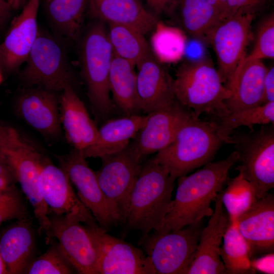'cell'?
Returning <instances> with one entry per match:
<instances>
[{"label":"cell","instance_id":"obj_1","mask_svg":"<svg viewBox=\"0 0 274 274\" xmlns=\"http://www.w3.org/2000/svg\"><path fill=\"white\" fill-rule=\"evenodd\" d=\"M238 158L235 150L223 159L210 162L194 173L179 178L175 197L157 232L176 231L211 216V203L223 190L229 169Z\"/></svg>","mask_w":274,"mask_h":274},{"label":"cell","instance_id":"obj_2","mask_svg":"<svg viewBox=\"0 0 274 274\" xmlns=\"http://www.w3.org/2000/svg\"><path fill=\"white\" fill-rule=\"evenodd\" d=\"M176 179L152 158L142 163L130 193L124 223L143 238L158 231L168 211Z\"/></svg>","mask_w":274,"mask_h":274},{"label":"cell","instance_id":"obj_3","mask_svg":"<svg viewBox=\"0 0 274 274\" xmlns=\"http://www.w3.org/2000/svg\"><path fill=\"white\" fill-rule=\"evenodd\" d=\"M224 143L216 121L193 115L172 143L152 158L177 179L211 162Z\"/></svg>","mask_w":274,"mask_h":274},{"label":"cell","instance_id":"obj_4","mask_svg":"<svg viewBox=\"0 0 274 274\" xmlns=\"http://www.w3.org/2000/svg\"><path fill=\"white\" fill-rule=\"evenodd\" d=\"M113 54L105 23L93 20L81 40L79 61L88 97L99 118L107 117L114 109L109 85Z\"/></svg>","mask_w":274,"mask_h":274},{"label":"cell","instance_id":"obj_5","mask_svg":"<svg viewBox=\"0 0 274 274\" xmlns=\"http://www.w3.org/2000/svg\"><path fill=\"white\" fill-rule=\"evenodd\" d=\"M174 91L177 100L197 117L206 114L218 119L229 113L225 101L230 91L210 60H190L181 64L174 79Z\"/></svg>","mask_w":274,"mask_h":274},{"label":"cell","instance_id":"obj_6","mask_svg":"<svg viewBox=\"0 0 274 274\" xmlns=\"http://www.w3.org/2000/svg\"><path fill=\"white\" fill-rule=\"evenodd\" d=\"M19 78L23 87H37L56 92L72 86L73 74L65 48L54 35L39 29Z\"/></svg>","mask_w":274,"mask_h":274},{"label":"cell","instance_id":"obj_7","mask_svg":"<svg viewBox=\"0 0 274 274\" xmlns=\"http://www.w3.org/2000/svg\"><path fill=\"white\" fill-rule=\"evenodd\" d=\"M230 136L238 153L236 169L252 185L257 199L264 197L274 187L273 124Z\"/></svg>","mask_w":274,"mask_h":274},{"label":"cell","instance_id":"obj_8","mask_svg":"<svg viewBox=\"0 0 274 274\" xmlns=\"http://www.w3.org/2000/svg\"><path fill=\"white\" fill-rule=\"evenodd\" d=\"M0 159L19 184L32 207L40 231L48 237L50 225L49 210L40 191L39 178L48 159L22 134L13 145L0 150Z\"/></svg>","mask_w":274,"mask_h":274},{"label":"cell","instance_id":"obj_9","mask_svg":"<svg viewBox=\"0 0 274 274\" xmlns=\"http://www.w3.org/2000/svg\"><path fill=\"white\" fill-rule=\"evenodd\" d=\"M202 221L176 231H154L142 239L154 274H185L199 242Z\"/></svg>","mask_w":274,"mask_h":274},{"label":"cell","instance_id":"obj_10","mask_svg":"<svg viewBox=\"0 0 274 274\" xmlns=\"http://www.w3.org/2000/svg\"><path fill=\"white\" fill-rule=\"evenodd\" d=\"M95 172L99 186L108 200L118 211L124 223L129 199L138 177L143 158L131 142L121 151L101 158Z\"/></svg>","mask_w":274,"mask_h":274},{"label":"cell","instance_id":"obj_11","mask_svg":"<svg viewBox=\"0 0 274 274\" xmlns=\"http://www.w3.org/2000/svg\"><path fill=\"white\" fill-rule=\"evenodd\" d=\"M60 167L77 190V196L105 230L121 223L119 213L102 191L94 172L82 151L74 149L58 157Z\"/></svg>","mask_w":274,"mask_h":274},{"label":"cell","instance_id":"obj_12","mask_svg":"<svg viewBox=\"0 0 274 274\" xmlns=\"http://www.w3.org/2000/svg\"><path fill=\"white\" fill-rule=\"evenodd\" d=\"M84 225L96 253L97 274H154L141 249L109 234L97 222Z\"/></svg>","mask_w":274,"mask_h":274},{"label":"cell","instance_id":"obj_13","mask_svg":"<svg viewBox=\"0 0 274 274\" xmlns=\"http://www.w3.org/2000/svg\"><path fill=\"white\" fill-rule=\"evenodd\" d=\"M255 17V14H246L223 19L211 33L210 43L217 56L218 71L226 88L238 64L246 56L251 24Z\"/></svg>","mask_w":274,"mask_h":274},{"label":"cell","instance_id":"obj_14","mask_svg":"<svg viewBox=\"0 0 274 274\" xmlns=\"http://www.w3.org/2000/svg\"><path fill=\"white\" fill-rule=\"evenodd\" d=\"M189 109L175 99L146 115V120L131 142L144 159L169 145L180 128L193 115Z\"/></svg>","mask_w":274,"mask_h":274},{"label":"cell","instance_id":"obj_15","mask_svg":"<svg viewBox=\"0 0 274 274\" xmlns=\"http://www.w3.org/2000/svg\"><path fill=\"white\" fill-rule=\"evenodd\" d=\"M48 239L54 238L76 272L97 274L96 255L81 220L72 215L49 214Z\"/></svg>","mask_w":274,"mask_h":274},{"label":"cell","instance_id":"obj_16","mask_svg":"<svg viewBox=\"0 0 274 274\" xmlns=\"http://www.w3.org/2000/svg\"><path fill=\"white\" fill-rule=\"evenodd\" d=\"M39 184L49 214L78 217L84 224L96 222L89 210L76 194L69 178L49 159L43 166Z\"/></svg>","mask_w":274,"mask_h":274},{"label":"cell","instance_id":"obj_17","mask_svg":"<svg viewBox=\"0 0 274 274\" xmlns=\"http://www.w3.org/2000/svg\"><path fill=\"white\" fill-rule=\"evenodd\" d=\"M57 92L37 87H23L15 102L16 113L27 124L48 139L61 133Z\"/></svg>","mask_w":274,"mask_h":274},{"label":"cell","instance_id":"obj_18","mask_svg":"<svg viewBox=\"0 0 274 274\" xmlns=\"http://www.w3.org/2000/svg\"><path fill=\"white\" fill-rule=\"evenodd\" d=\"M215 201L213 212L201 230L193 260L185 274H226L220 250L230 220L223 205L222 191Z\"/></svg>","mask_w":274,"mask_h":274},{"label":"cell","instance_id":"obj_19","mask_svg":"<svg viewBox=\"0 0 274 274\" xmlns=\"http://www.w3.org/2000/svg\"><path fill=\"white\" fill-rule=\"evenodd\" d=\"M40 1H27L0 44V63L8 72H15L25 63L34 44L39 32L37 16Z\"/></svg>","mask_w":274,"mask_h":274},{"label":"cell","instance_id":"obj_20","mask_svg":"<svg viewBox=\"0 0 274 274\" xmlns=\"http://www.w3.org/2000/svg\"><path fill=\"white\" fill-rule=\"evenodd\" d=\"M246 240L250 259L274 251V195L257 199L235 221Z\"/></svg>","mask_w":274,"mask_h":274},{"label":"cell","instance_id":"obj_21","mask_svg":"<svg viewBox=\"0 0 274 274\" xmlns=\"http://www.w3.org/2000/svg\"><path fill=\"white\" fill-rule=\"evenodd\" d=\"M136 67L137 94L141 111L148 114L176 99L174 79L152 52Z\"/></svg>","mask_w":274,"mask_h":274},{"label":"cell","instance_id":"obj_22","mask_svg":"<svg viewBox=\"0 0 274 274\" xmlns=\"http://www.w3.org/2000/svg\"><path fill=\"white\" fill-rule=\"evenodd\" d=\"M267 68L261 60L247 55L239 62L227 87L230 96L225 104L229 113L263 104Z\"/></svg>","mask_w":274,"mask_h":274},{"label":"cell","instance_id":"obj_23","mask_svg":"<svg viewBox=\"0 0 274 274\" xmlns=\"http://www.w3.org/2000/svg\"><path fill=\"white\" fill-rule=\"evenodd\" d=\"M60 118L65 138L74 149L83 151L96 141L98 129L72 85L59 96Z\"/></svg>","mask_w":274,"mask_h":274},{"label":"cell","instance_id":"obj_24","mask_svg":"<svg viewBox=\"0 0 274 274\" xmlns=\"http://www.w3.org/2000/svg\"><path fill=\"white\" fill-rule=\"evenodd\" d=\"M88 10L93 20L127 25L144 35L152 31L159 20L139 0H88Z\"/></svg>","mask_w":274,"mask_h":274},{"label":"cell","instance_id":"obj_25","mask_svg":"<svg viewBox=\"0 0 274 274\" xmlns=\"http://www.w3.org/2000/svg\"><path fill=\"white\" fill-rule=\"evenodd\" d=\"M146 115H126L106 122L98 129L96 141L82 151L85 158H102L126 147L142 128Z\"/></svg>","mask_w":274,"mask_h":274},{"label":"cell","instance_id":"obj_26","mask_svg":"<svg viewBox=\"0 0 274 274\" xmlns=\"http://www.w3.org/2000/svg\"><path fill=\"white\" fill-rule=\"evenodd\" d=\"M35 247V235L28 220H18L0 238V253L8 274L24 273Z\"/></svg>","mask_w":274,"mask_h":274},{"label":"cell","instance_id":"obj_27","mask_svg":"<svg viewBox=\"0 0 274 274\" xmlns=\"http://www.w3.org/2000/svg\"><path fill=\"white\" fill-rule=\"evenodd\" d=\"M169 17L186 35L208 43L221 21L220 14L206 0H176Z\"/></svg>","mask_w":274,"mask_h":274},{"label":"cell","instance_id":"obj_28","mask_svg":"<svg viewBox=\"0 0 274 274\" xmlns=\"http://www.w3.org/2000/svg\"><path fill=\"white\" fill-rule=\"evenodd\" d=\"M135 66L113 54L110 70L109 85L114 101L126 115L141 111L137 94Z\"/></svg>","mask_w":274,"mask_h":274},{"label":"cell","instance_id":"obj_29","mask_svg":"<svg viewBox=\"0 0 274 274\" xmlns=\"http://www.w3.org/2000/svg\"><path fill=\"white\" fill-rule=\"evenodd\" d=\"M88 3V0H51L47 3L50 22L60 37L70 41L79 38Z\"/></svg>","mask_w":274,"mask_h":274},{"label":"cell","instance_id":"obj_30","mask_svg":"<svg viewBox=\"0 0 274 274\" xmlns=\"http://www.w3.org/2000/svg\"><path fill=\"white\" fill-rule=\"evenodd\" d=\"M108 33L115 55L136 66L152 51L145 35L130 26L108 23Z\"/></svg>","mask_w":274,"mask_h":274},{"label":"cell","instance_id":"obj_31","mask_svg":"<svg viewBox=\"0 0 274 274\" xmlns=\"http://www.w3.org/2000/svg\"><path fill=\"white\" fill-rule=\"evenodd\" d=\"M187 44L186 34L180 28L159 20L150 39L151 50L160 62L175 63L184 56Z\"/></svg>","mask_w":274,"mask_h":274},{"label":"cell","instance_id":"obj_32","mask_svg":"<svg viewBox=\"0 0 274 274\" xmlns=\"http://www.w3.org/2000/svg\"><path fill=\"white\" fill-rule=\"evenodd\" d=\"M226 274L255 273L251 267L248 245L239 232L236 222H230L220 250Z\"/></svg>","mask_w":274,"mask_h":274},{"label":"cell","instance_id":"obj_33","mask_svg":"<svg viewBox=\"0 0 274 274\" xmlns=\"http://www.w3.org/2000/svg\"><path fill=\"white\" fill-rule=\"evenodd\" d=\"M216 122L226 143L231 144L230 135L238 127L246 126L251 130L255 125L274 124V101L229 113Z\"/></svg>","mask_w":274,"mask_h":274},{"label":"cell","instance_id":"obj_34","mask_svg":"<svg viewBox=\"0 0 274 274\" xmlns=\"http://www.w3.org/2000/svg\"><path fill=\"white\" fill-rule=\"evenodd\" d=\"M257 199L252 185L240 174L228 181L227 187L222 190V201L230 222L248 210Z\"/></svg>","mask_w":274,"mask_h":274},{"label":"cell","instance_id":"obj_35","mask_svg":"<svg viewBox=\"0 0 274 274\" xmlns=\"http://www.w3.org/2000/svg\"><path fill=\"white\" fill-rule=\"evenodd\" d=\"M76 270L58 243L52 244L44 254L32 259L27 266V274H71Z\"/></svg>","mask_w":274,"mask_h":274},{"label":"cell","instance_id":"obj_36","mask_svg":"<svg viewBox=\"0 0 274 274\" xmlns=\"http://www.w3.org/2000/svg\"><path fill=\"white\" fill-rule=\"evenodd\" d=\"M26 202L22 192L14 185L0 189V225L6 221L28 220Z\"/></svg>","mask_w":274,"mask_h":274},{"label":"cell","instance_id":"obj_37","mask_svg":"<svg viewBox=\"0 0 274 274\" xmlns=\"http://www.w3.org/2000/svg\"><path fill=\"white\" fill-rule=\"evenodd\" d=\"M251 59L274 58V15L264 19L258 28L256 41L251 53L247 56Z\"/></svg>","mask_w":274,"mask_h":274},{"label":"cell","instance_id":"obj_38","mask_svg":"<svg viewBox=\"0 0 274 274\" xmlns=\"http://www.w3.org/2000/svg\"><path fill=\"white\" fill-rule=\"evenodd\" d=\"M267 1L268 0H227L226 9L222 20L241 14H252L256 15L265 6Z\"/></svg>","mask_w":274,"mask_h":274},{"label":"cell","instance_id":"obj_39","mask_svg":"<svg viewBox=\"0 0 274 274\" xmlns=\"http://www.w3.org/2000/svg\"><path fill=\"white\" fill-rule=\"evenodd\" d=\"M258 258L251 259V267L256 270L267 274L274 273V254L273 253L260 255Z\"/></svg>","mask_w":274,"mask_h":274},{"label":"cell","instance_id":"obj_40","mask_svg":"<svg viewBox=\"0 0 274 274\" xmlns=\"http://www.w3.org/2000/svg\"><path fill=\"white\" fill-rule=\"evenodd\" d=\"M151 11L158 17L165 15L170 16L176 0H145Z\"/></svg>","mask_w":274,"mask_h":274},{"label":"cell","instance_id":"obj_41","mask_svg":"<svg viewBox=\"0 0 274 274\" xmlns=\"http://www.w3.org/2000/svg\"><path fill=\"white\" fill-rule=\"evenodd\" d=\"M21 134L16 129L0 124V150L14 144Z\"/></svg>","mask_w":274,"mask_h":274},{"label":"cell","instance_id":"obj_42","mask_svg":"<svg viewBox=\"0 0 274 274\" xmlns=\"http://www.w3.org/2000/svg\"><path fill=\"white\" fill-rule=\"evenodd\" d=\"M274 101V67L267 68L264 81L263 104Z\"/></svg>","mask_w":274,"mask_h":274},{"label":"cell","instance_id":"obj_43","mask_svg":"<svg viewBox=\"0 0 274 274\" xmlns=\"http://www.w3.org/2000/svg\"><path fill=\"white\" fill-rule=\"evenodd\" d=\"M16 182L13 175L0 159V189H5Z\"/></svg>","mask_w":274,"mask_h":274},{"label":"cell","instance_id":"obj_44","mask_svg":"<svg viewBox=\"0 0 274 274\" xmlns=\"http://www.w3.org/2000/svg\"><path fill=\"white\" fill-rule=\"evenodd\" d=\"M12 10L6 0H0V26L8 20Z\"/></svg>","mask_w":274,"mask_h":274},{"label":"cell","instance_id":"obj_45","mask_svg":"<svg viewBox=\"0 0 274 274\" xmlns=\"http://www.w3.org/2000/svg\"><path fill=\"white\" fill-rule=\"evenodd\" d=\"M12 10H17L23 7L28 0H6Z\"/></svg>","mask_w":274,"mask_h":274},{"label":"cell","instance_id":"obj_46","mask_svg":"<svg viewBox=\"0 0 274 274\" xmlns=\"http://www.w3.org/2000/svg\"><path fill=\"white\" fill-rule=\"evenodd\" d=\"M210 5L213 7L220 14L221 20L222 16V11L218 2V0H206Z\"/></svg>","mask_w":274,"mask_h":274},{"label":"cell","instance_id":"obj_47","mask_svg":"<svg viewBox=\"0 0 274 274\" xmlns=\"http://www.w3.org/2000/svg\"><path fill=\"white\" fill-rule=\"evenodd\" d=\"M0 274H8L6 266L0 253Z\"/></svg>","mask_w":274,"mask_h":274},{"label":"cell","instance_id":"obj_48","mask_svg":"<svg viewBox=\"0 0 274 274\" xmlns=\"http://www.w3.org/2000/svg\"><path fill=\"white\" fill-rule=\"evenodd\" d=\"M2 80H3V78H2V74L1 73V72H0V84L2 82Z\"/></svg>","mask_w":274,"mask_h":274},{"label":"cell","instance_id":"obj_49","mask_svg":"<svg viewBox=\"0 0 274 274\" xmlns=\"http://www.w3.org/2000/svg\"><path fill=\"white\" fill-rule=\"evenodd\" d=\"M44 1L47 3H48V2H49L51 0H44Z\"/></svg>","mask_w":274,"mask_h":274}]
</instances>
